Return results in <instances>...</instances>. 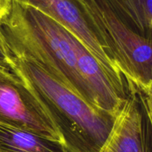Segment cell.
Masks as SVG:
<instances>
[{"label":"cell","mask_w":152,"mask_h":152,"mask_svg":"<svg viewBox=\"0 0 152 152\" xmlns=\"http://www.w3.org/2000/svg\"><path fill=\"white\" fill-rule=\"evenodd\" d=\"M6 51L34 61L94 108L116 116L127 97L90 50L37 9L10 0L0 20Z\"/></svg>","instance_id":"1"},{"label":"cell","mask_w":152,"mask_h":152,"mask_svg":"<svg viewBox=\"0 0 152 152\" xmlns=\"http://www.w3.org/2000/svg\"><path fill=\"white\" fill-rule=\"evenodd\" d=\"M7 54L12 68L53 122L67 151H100L116 117L94 108L34 61Z\"/></svg>","instance_id":"2"},{"label":"cell","mask_w":152,"mask_h":152,"mask_svg":"<svg viewBox=\"0 0 152 152\" xmlns=\"http://www.w3.org/2000/svg\"><path fill=\"white\" fill-rule=\"evenodd\" d=\"M10 5V0H0V20L7 13Z\"/></svg>","instance_id":"10"},{"label":"cell","mask_w":152,"mask_h":152,"mask_svg":"<svg viewBox=\"0 0 152 152\" xmlns=\"http://www.w3.org/2000/svg\"><path fill=\"white\" fill-rule=\"evenodd\" d=\"M0 124L62 142L53 122L13 69L0 68Z\"/></svg>","instance_id":"4"},{"label":"cell","mask_w":152,"mask_h":152,"mask_svg":"<svg viewBox=\"0 0 152 152\" xmlns=\"http://www.w3.org/2000/svg\"><path fill=\"white\" fill-rule=\"evenodd\" d=\"M0 68L13 70L1 35H0Z\"/></svg>","instance_id":"9"},{"label":"cell","mask_w":152,"mask_h":152,"mask_svg":"<svg viewBox=\"0 0 152 152\" xmlns=\"http://www.w3.org/2000/svg\"><path fill=\"white\" fill-rule=\"evenodd\" d=\"M106 54L128 82L151 93V42L140 35L108 0H81Z\"/></svg>","instance_id":"3"},{"label":"cell","mask_w":152,"mask_h":152,"mask_svg":"<svg viewBox=\"0 0 152 152\" xmlns=\"http://www.w3.org/2000/svg\"><path fill=\"white\" fill-rule=\"evenodd\" d=\"M15 1L37 9L74 34L96 58L114 81L128 91L129 82L104 50L81 0Z\"/></svg>","instance_id":"6"},{"label":"cell","mask_w":152,"mask_h":152,"mask_svg":"<svg viewBox=\"0 0 152 152\" xmlns=\"http://www.w3.org/2000/svg\"><path fill=\"white\" fill-rule=\"evenodd\" d=\"M0 152H68L61 141L0 124Z\"/></svg>","instance_id":"7"},{"label":"cell","mask_w":152,"mask_h":152,"mask_svg":"<svg viewBox=\"0 0 152 152\" xmlns=\"http://www.w3.org/2000/svg\"><path fill=\"white\" fill-rule=\"evenodd\" d=\"M151 93L134 83L99 152H152Z\"/></svg>","instance_id":"5"},{"label":"cell","mask_w":152,"mask_h":152,"mask_svg":"<svg viewBox=\"0 0 152 152\" xmlns=\"http://www.w3.org/2000/svg\"><path fill=\"white\" fill-rule=\"evenodd\" d=\"M144 38L152 41V0H108Z\"/></svg>","instance_id":"8"}]
</instances>
